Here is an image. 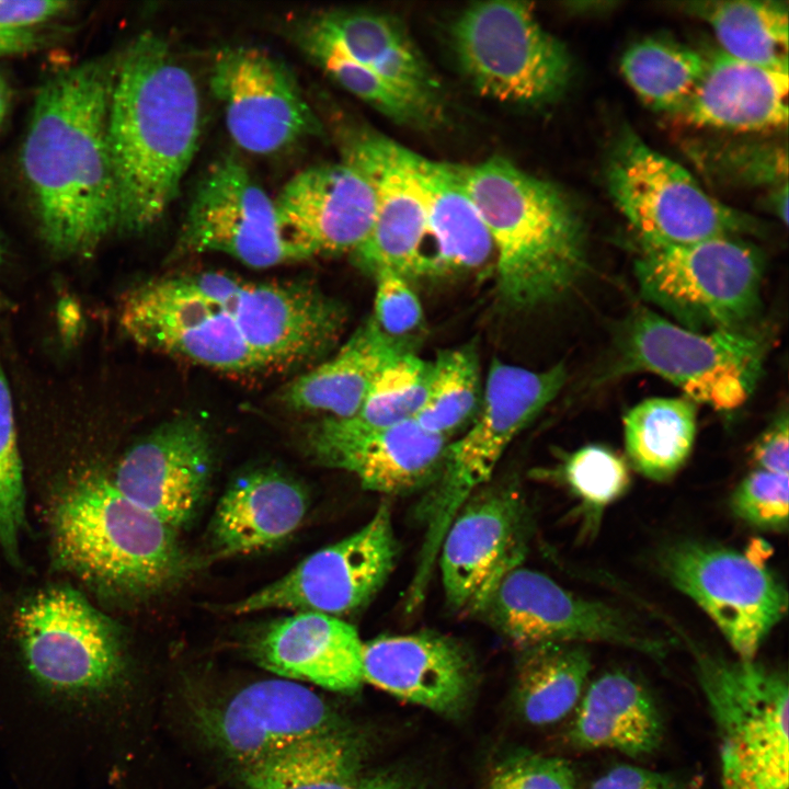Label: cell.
<instances>
[{"instance_id":"cell-1","label":"cell","mask_w":789,"mask_h":789,"mask_svg":"<svg viewBox=\"0 0 789 789\" xmlns=\"http://www.w3.org/2000/svg\"><path fill=\"white\" fill-rule=\"evenodd\" d=\"M114 62L84 61L48 79L23 141L21 168L42 236L61 254H90L117 228L107 139Z\"/></svg>"},{"instance_id":"cell-2","label":"cell","mask_w":789,"mask_h":789,"mask_svg":"<svg viewBox=\"0 0 789 789\" xmlns=\"http://www.w3.org/2000/svg\"><path fill=\"white\" fill-rule=\"evenodd\" d=\"M201 98L169 44L140 34L114 62L107 139L117 194V228L155 226L179 195L197 151Z\"/></svg>"},{"instance_id":"cell-3","label":"cell","mask_w":789,"mask_h":789,"mask_svg":"<svg viewBox=\"0 0 789 789\" xmlns=\"http://www.w3.org/2000/svg\"><path fill=\"white\" fill-rule=\"evenodd\" d=\"M460 167L493 244L501 300L527 310L572 289L587 270V252L569 197L502 157Z\"/></svg>"},{"instance_id":"cell-4","label":"cell","mask_w":789,"mask_h":789,"mask_svg":"<svg viewBox=\"0 0 789 789\" xmlns=\"http://www.w3.org/2000/svg\"><path fill=\"white\" fill-rule=\"evenodd\" d=\"M53 548L62 569L123 597L163 591L188 569L178 531L100 476L75 483L58 501Z\"/></svg>"},{"instance_id":"cell-5","label":"cell","mask_w":789,"mask_h":789,"mask_svg":"<svg viewBox=\"0 0 789 789\" xmlns=\"http://www.w3.org/2000/svg\"><path fill=\"white\" fill-rule=\"evenodd\" d=\"M693 653L717 731L720 789H788L787 673L755 660Z\"/></svg>"},{"instance_id":"cell-6","label":"cell","mask_w":789,"mask_h":789,"mask_svg":"<svg viewBox=\"0 0 789 789\" xmlns=\"http://www.w3.org/2000/svg\"><path fill=\"white\" fill-rule=\"evenodd\" d=\"M567 370L559 363L531 370L494 359L470 428L449 443L441 472L421 505L425 536L418 568L430 572L445 533L464 503L490 480L513 439L561 390Z\"/></svg>"},{"instance_id":"cell-7","label":"cell","mask_w":789,"mask_h":789,"mask_svg":"<svg viewBox=\"0 0 789 789\" xmlns=\"http://www.w3.org/2000/svg\"><path fill=\"white\" fill-rule=\"evenodd\" d=\"M633 270L643 299L689 330L747 329L762 307L763 255L740 237L639 243Z\"/></svg>"},{"instance_id":"cell-8","label":"cell","mask_w":789,"mask_h":789,"mask_svg":"<svg viewBox=\"0 0 789 789\" xmlns=\"http://www.w3.org/2000/svg\"><path fill=\"white\" fill-rule=\"evenodd\" d=\"M769 342L755 327L699 332L637 309L622 327L610 375L649 371L678 387L694 403L731 411L753 393Z\"/></svg>"},{"instance_id":"cell-9","label":"cell","mask_w":789,"mask_h":789,"mask_svg":"<svg viewBox=\"0 0 789 789\" xmlns=\"http://www.w3.org/2000/svg\"><path fill=\"white\" fill-rule=\"evenodd\" d=\"M450 46L471 87L503 103H552L564 93L572 76L568 49L523 1L469 4L451 24Z\"/></svg>"},{"instance_id":"cell-10","label":"cell","mask_w":789,"mask_h":789,"mask_svg":"<svg viewBox=\"0 0 789 789\" xmlns=\"http://www.w3.org/2000/svg\"><path fill=\"white\" fill-rule=\"evenodd\" d=\"M605 181L639 243L681 245L758 229L753 217L709 195L685 168L631 130L614 141Z\"/></svg>"},{"instance_id":"cell-11","label":"cell","mask_w":789,"mask_h":789,"mask_svg":"<svg viewBox=\"0 0 789 789\" xmlns=\"http://www.w3.org/2000/svg\"><path fill=\"white\" fill-rule=\"evenodd\" d=\"M193 277L224 306L264 370L319 359L346 322L343 305L308 281L248 282L219 271Z\"/></svg>"},{"instance_id":"cell-12","label":"cell","mask_w":789,"mask_h":789,"mask_svg":"<svg viewBox=\"0 0 789 789\" xmlns=\"http://www.w3.org/2000/svg\"><path fill=\"white\" fill-rule=\"evenodd\" d=\"M472 615L522 650L551 642H603L656 659L666 650L662 639L620 609L576 596L523 564L502 575Z\"/></svg>"},{"instance_id":"cell-13","label":"cell","mask_w":789,"mask_h":789,"mask_svg":"<svg viewBox=\"0 0 789 789\" xmlns=\"http://www.w3.org/2000/svg\"><path fill=\"white\" fill-rule=\"evenodd\" d=\"M659 568L711 618L737 659L754 660L763 641L787 614L786 586L747 552L682 541L661 551Z\"/></svg>"},{"instance_id":"cell-14","label":"cell","mask_w":789,"mask_h":789,"mask_svg":"<svg viewBox=\"0 0 789 789\" xmlns=\"http://www.w3.org/2000/svg\"><path fill=\"white\" fill-rule=\"evenodd\" d=\"M118 324L142 348L227 374L264 370L224 306L192 274L132 289L121 304Z\"/></svg>"},{"instance_id":"cell-15","label":"cell","mask_w":789,"mask_h":789,"mask_svg":"<svg viewBox=\"0 0 789 789\" xmlns=\"http://www.w3.org/2000/svg\"><path fill=\"white\" fill-rule=\"evenodd\" d=\"M398 552L390 507L382 503L362 528L306 557L279 579L231 604L229 610L289 609L342 618L377 595Z\"/></svg>"},{"instance_id":"cell-16","label":"cell","mask_w":789,"mask_h":789,"mask_svg":"<svg viewBox=\"0 0 789 789\" xmlns=\"http://www.w3.org/2000/svg\"><path fill=\"white\" fill-rule=\"evenodd\" d=\"M209 87L231 139L249 153L274 155L323 135L293 72L263 48L219 49L211 62Z\"/></svg>"},{"instance_id":"cell-17","label":"cell","mask_w":789,"mask_h":789,"mask_svg":"<svg viewBox=\"0 0 789 789\" xmlns=\"http://www.w3.org/2000/svg\"><path fill=\"white\" fill-rule=\"evenodd\" d=\"M221 253L253 268L297 262L282 238L274 198L237 158L215 160L191 196L171 259Z\"/></svg>"},{"instance_id":"cell-18","label":"cell","mask_w":789,"mask_h":789,"mask_svg":"<svg viewBox=\"0 0 789 789\" xmlns=\"http://www.w3.org/2000/svg\"><path fill=\"white\" fill-rule=\"evenodd\" d=\"M342 160L370 181L376 199L370 231L353 253L363 268L392 270L405 278L432 274L425 253V196L419 155L376 132L351 130Z\"/></svg>"},{"instance_id":"cell-19","label":"cell","mask_w":789,"mask_h":789,"mask_svg":"<svg viewBox=\"0 0 789 789\" xmlns=\"http://www.w3.org/2000/svg\"><path fill=\"white\" fill-rule=\"evenodd\" d=\"M527 537L526 504L515 487L484 485L474 492L449 524L438 551L448 607L473 614L495 582L523 564Z\"/></svg>"},{"instance_id":"cell-20","label":"cell","mask_w":789,"mask_h":789,"mask_svg":"<svg viewBox=\"0 0 789 789\" xmlns=\"http://www.w3.org/2000/svg\"><path fill=\"white\" fill-rule=\"evenodd\" d=\"M449 438L415 420L370 426L352 418L323 416L307 433L310 456L325 467L354 474L366 490L403 495L437 479Z\"/></svg>"},{"instance_id":"cell-21","label":"cell","mask_w":789,"mask_h":789,"mask_svg":"<svg viewBox=\"0 0 789 789\" xmlns=\"http://www.w3.org/2000/svg\"><path fill=\"white\" fill-rule=\"evenodd\" d=\"M277 225L297 262L354 253L375 216V192L357 168L341 160L308 167L274 198Z\"/></svg>"},{"instance_id":"cell-22","label":"cell","mask_w":789,"mask_h":789,"mask_svg":"<svg viewBox=\"0 0 789 789\" xmlns=\"http://www.w3.org/2000/svg\"><path fill=\"white\" fill-rule=\"evenodd\" d=\"M213 459L202 423L176 418L133 445L112 481L126 498L178 531L192 521L205 498Z\"/></svg>"},{"instance_id":"cell-23","label":"cell","mask_w":789,"mask_h":789,"mask_svg":"<svg viewBox=\"0 0 789 789\" xmlns=\"http://www.w3.org/2000/svg\"><path fill=\"white\" fill-rule=\"evenodd\" d=\"M327 702L294 681L252 683L209 716L207 729L228 757L254 766L304 740L336 732Z\"/></svg>"},{"instance_id":"cell-24","label":"cell","mask_w":789,"mask_h":789,"mask_svg":"<svg viewBox=\"0 0 789 789\" xmlns=\"http://www.w3.org/2000/svg\"><path fill=\"white\" fill-rule=\"evenodd\" d=\"M364 682L441 713L467 701L472 665L456 640L436 632L382 636L363 643Z\"/></svg>"},{"instance_id":"cell-25","label":"cell","mask_w":789,"mask_h":789,"mask_svg":"<svg viewBox=\"0 0 789 789\" xmlns=\"http://www.w3.org/2000/svg\"><path fill=\"white\" fill-rule=\"evenodd\" d=\"M363 643L355 627L340 617L296 611L260 634L254 658L285 679L353 693L364 682Z\"/></svg>"},{"instance_id":"cell-26","label":"cell","mask_w":789,"mask_h":789,"mask_svg":"<svg viewBox=\"0 0 789 789\" xmlns=\"http://www.w3.org/2000/svg\"><path fill=\"white\" fill-rule=\"evenodd\" d=\"M788 65H754L719 49L707 56L699 82L675 115L699 127L779 128L788 121Z\"/></svg>"},{"instance_id":"cell-27","label":"cell","mask_w":789,"mask_h":789,"mask_svg":"<svg viewBox=\"0 0 789 789\" xmlns=\"http://www.w3.org/2000/svg\"><path fill=\"white\" fill-rule=\"evenodd\" d=\"M308 507L305 488L287 474L259 469L239 477L221 495L209 524L213 559L281 544L300 526Z\"/></svg>"},{"instance_id":"cell-28","label":"cell","mask_w":789,"mask_h":789,"mask_svg":"<svg viewBox=\"0 0 789 789\" xmlns=\"http://www.w3.org/2000/svg\"><path fill=\"white\" fill-rule=\"evenodd\" d=\"M412 350L409 339L384 333L367 318L329 359L289 381L279 402L294 412L355 415L378 373L396 356Z\"/></svg>"},{"instance_id":"cell-29","label":"cell","mask_w":789,"mask_h":789,"mask_svg":"<svg viewBox=\"0 0 789 789\" xmlns=\"http://www.w3.org/2000/svg\"><path fill=\"white\" fill-rule=\"evenodd\" d=\"M574 711L568 737L579 750L641 758L662 744L664 723L653 696L625 672H606L588 682Z\"/></svg>"},{"instance_id":"cell-30","label":"cell","mask_w":789,"mask_h":789,"mask_svg":"<svg viewBox=\"0 0 789 789\" xmlns=\"http://www.w3.org/2000/svg\"><path fill=\"white\" fill-rule=\"evenodd\" d=\"M351 58L391 83L444 106L437 78L402 21L373 9H333L309 19Z\"/></svg>"},{"instance_id":"cell-31","label":"cell","mask_w":789,"mask_h":789,"mask_svg":"<svg viewBox=\"0 0 789 789\" xmlns=\"http://www.w3.org/2000/svg\"><path fill=\"white\" fill-rule=\"evenodd\" d=\"M418 168L425 196L427 239L434 245L433 273L481 267L494 249L466 188L461 167L419 155Z\"/></svg>"},{"instance_id":"cell-32","label":"cell","mask_w":789,"mask_h":789,"mask_svg":"<svg viewBox=\"0 0 789 789\" xmlns=\"http://www.w3.org/2000/svg\"><path fill=\"white\" fill-rule=\"evenodd\" d=\"M300 49L341 88L396 124L431 129L444 117V106L431 103L386 80L351 58L309 19L296 25Z\"/></svg>"},{"instance_id":"cell-33","label":"cell","mask_w":789,"mask_h":789,"mask_svg":"<svg viewBox=\"0 0 789 789\" xmlns=\"http://www.w3.org/2000/svg\"><path fill=\"white\" fill-rule=\"evenodd\" d=\"M592 670L583 643L551 642L523 650L516 677V701L530 724L547 725L576 708Z\"/></svg>"},{"instance_id":"cell-34","label":"cell","mask_w":789,"mask_h":789,"mask_svg":"<svg viewBox=\"0 0 789 789\" xmlns=\"http://www.w3.org/2000/svg\"><path fill=\"white\" fill-rule=\"evenodd\" d=\"M696 404L687 398H650L624 416L628 459L642 476L664 481L685 464L696 436Z\"/></svg>"},{"instance_id":"cell-35","label":"cell","mask_w":789,"mask_h":789,"mask_svg":"<svg viewBox=\"0 0 789 789\" xmlns=\"http://www.w3.org/2000/svg\"><path fill=\"white\" fill-rule=\"evenodd\" d=\"M682 9L707 22L720 50L759 66L788 65V4L780 1H689Z\"/></svg>"},{"instance_id":"cell-36","label":"cell","mask_w":789,"mask_h":789,"mask_svg":"<svg viewBox=\"0 0 789 789\" xmlns=\"http://www.w3.org/2000/svg\"><path fill=\"white\" fill-rule=\"evenodd\" d=\"M707 56L665 37L632 44L620 60L634 92L656 111L676 114L699 82Z\"/></svg>"},{"instance_id":"cell-37","label":"cell","mask_w":789,"mask_h":789,"mask_svg":"<svg viewBox=\"0 0 789 789\" xmlns=\"http://www.w3.org/2000/svg\"><path fill=\"white\" fill-rule=\"evenodd\" d=\"M356 753L338 732L296 743L243 769L250 789H297L355 776Z\"/></svg>"},{"instance_id":"cell-38","label":"cell","mask_w":789,"mask_h":789,"mask_svg":"<svg viewBox=\"0 0 789 789\" xmlns=\"http://www.w3.org/2000/svg\"><path fill=\"white\" fill-rule=\"evenodd\" d=\"M431 364L426 397L414 420L449 438L480 408L483 390L478 355L472 345H466L441 352Z\"/></svg>"},{"instance_id":"cell-39","label":"cell","mask_w":789,"mask_h":789,"mask_svg":"<svg viewBox=\"0 0 789 789\" xmlns=\"http://www.w3.org/2000/svg\"><path fill=\"white\" fill-rule=\"evenodd\" d=\"M431 366V361L412 350L396 356L378 373L361 409L351 418L370 426L414 420L426 397Z\"/></svg>"},{"instance_id":"cell-40","label":"cell","mask_w":789,"mask_h":789,"mask_svg":"<svg viewBox=\"0 0 789 789\" xmlns=\"http://www.w3.org/2000/svg\"><path fill=\"white\" fill-rule=\"evenodd\" d=\"M25 524V491L11 393L0 364V546L19 563L20 534Z\"/></svg>"},{"instance_id":"cell-41","label":"cell","mask_w":789,"mask_h":789,"mask_svg":"<svg viewBox=\"0 0 789 789\" xmlns=\"http://www.w3.org/2000/svg\"><path fill=\"white\" fill-rule=\"evenodd\" d=\"M560 474L570 491L594 511L619 499L630 483L626 460L599 445H587L570 454Z\"/></svg>"},{"instance_id":"cell-42","label":"cell","mask_w":789,"mask_h":789,"mask_svg":"<svg viewBox=\"0 0 789 789\" xmlns=\"http://www.w3.org/2000/svg\"><path fill=\"white\" fill-rule=\"evenodd\" d=\"M788 474L755 469L735 488L731 508L735 516L761 530L785 531L788 526Z\"/></svg>"},{"instance_id":"cell-43","label":"cell","mask_w":789,"mask_h":789,"mask_svg":"<svg viewBox=\"0 0 789 789\" xmlns=\"http://www.w3.org/2000/svg\"><path fill=\"white\" fill-rule=\"evenodd\" d=\"M485 789H576V775L563 758L524 751L500 761Z\"/></svg>"},{"instance_id":"cell-44","label":"cell","mask_w":789,"mask_h":789,"mask_svg":"<svg viewBox=\"0 0 789 789\" xmlns=\"http://www.w3.org/2000/svg\"><path fill=\"white\" fill-rule=\"evenodd\" d=\"M376 281L373 319L380 330L396 339L421 327L423 310L418 296L403 275L388 268L374 273Z\"/></svg>"},{"instance_id":"cell-45","label":"cell","mask_w":789,"mask_h":789,"mask_svg":"<svg viewBox=\"0 0 789 789\" xmlns=\"http://www.w3.org/2000/svg\"><path fill=\"white\" fill-rule=\"evenodd\" d=\"M588 789H699V780L676 773L622 764L598 776Z\"/></svg>"},{"instance_id":"cell-46","label":"cell","mask_w":789,"mask_h":789,"mask_svg":"<svg viewBox=\"0 0 789 789\" xmlns=\"http://www.w3.org/2000/svg\"><path fill=\"white\" fill-rule=\"evenodd\" d=\"M71 5L64 0H0V27L15 32L35 31L68 12Z\"/></svg>"},{"instance_id":"cell-47","label":"cell","mask_w":789,"mask_h":789,"mask_svg":"<svg viewBox=\"0 0 789 789\" xmlns=\"http://www.w3.org/2000/svg\"><path fill=\"white\" fill-rule=\"evenodd\" d=\"M755 469L774 473H789V419L779 413L756 439L752 449Z\"/></svg>"},{"instance_id":"cell-48","label":"cell","mask_w":789,"mask_h":789,"mask_svg":"<svg viewBox=\"0 0 789 789\" xmlns=\"http://www.w3.org/2000/svg\"><path fill=\"white\" fill-rule=\"evenodd\" d=\"M297 789H415L409 781L402 778L377 774L368 777L356 778L355 776L344 779L324 781Z\"/></svg>"},{"instance_id":"cell-49","label":"cell","mask_w":789,"mask_h":789,"mask_svg":"<svg viewBox=\"0 0 789 789\" xmlns=\"http://www.w3.org/2000/svg\"><path fill=\"white\" fill-rule=\"evenodd\" d=\"M44 41L43 34L37 30L15 32L0 27V58L35 50Z\"/></svg>"},{"instance_id":"cell-50","label":"cell","mask_w":789,"mask_h":789,"mask_svg":"<svg viewBox=\"0 0 789 789\" xmlns=\"http://www.w3.org/2000/svg\"><path fill=\"white\" fill-rule=\"evenodd\" d=\"M771 198L773 208L778 217L787 225L788 222V186L785 183L779 186Z\"/></svg>"},{"instance_id":"cell-51","label":"cell","mask_w":789,"mask_h":789,"mask_svg":"<svg viewBox=\"0 0 789 789\" xmlns=\"http://www.w3.org/2000/svg\"><path fill=\"white\" fill-rule=\"evenodd\" d=\"M12 100V90L8 80L0 73V128L3 125Z\"/></svg>"},{"instance_id":"cell-52","label":"cell","mask_w":789,"mask_h":789,"mask_svg":"<svg viewBox=\"0 0 789 789\" xmlns=\"http://www.w3.org/2000/svg\"><path fill=\"white\" fill-rule=\"evenodd\" d=\"M3 258H4V247H3V243H2V241H1V239H0V264H1L2 261H3Z\"/></svg>"}]
</instances>
